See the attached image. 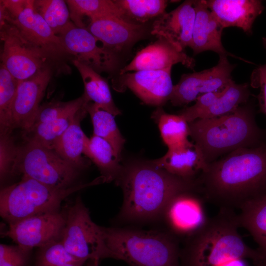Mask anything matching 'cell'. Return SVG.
Instances as JSON below:
<instances>
[{"mask_svg":"<svg viewBox=\"0 0 266 266\" xmlns=\"http://www.w3.org/2000/svg\"><path fill=\"white\" fill-rule=\"evenodd\" d=\"M171 70L168 68L120 74L112 80L113 86L119 92L128 88L144 103L160 106L169 100L173 90Z\"/></svg>","mask_w":266,"mask_h":266,"instance_id":"9a60e30c","label":"cell"},{"mask_svg":"<svg viewBox=\"0 0 266 266\" xmlns=\"http://www.w3.org/2000/svg\"><path fill=\"white\" fill-rule=\"evenodd\" d=\"M65 1L69 8L72 22L79 28H87L83 21L85 16L89 17L90 20L104 17H115L127 21L123 11L114 0H66Z\"/></svg>","mask_w":266,"mask_h":266,"instance_id":"4316f807","label":"cell"},{"mask_svg":"<svg viewBox=\"0 0 266 266\" xmlns=\"http://www.w3.org/2000/svg\"><path fill=\"white\" fill-rule=\"evenodd\" d=\"M195 17L194 0H185L175 9L160 16L154 22L151 33L184 51L186 47L191 48Z\"/></svg>","mask_w":266,"mask_h":266,"instance_id":"e0dca14e","label":"cell"},{"mask_svg":"<svg viewBox=\"0 0 266 266\" xmlns=\"http://www.w3.org/2000/svg\"><path fill=\"white\" fill-rule=\"evenodd\" d=\"M262 42L266 50V37L262 38ZM251 80V86L260 88V92L257 96L259 109L260 112L266 116V63L259 66L253 71Z\"/></svg>","mask_w":266,"mask_h":266,"instance_id":"ab89813d","label":"cell"},{"mask_svg":"<svg viewBox=\"0 0 266 266\" xmlns=\"http://www.w3.org/2000/svg\"><path fill=\"white\" fill-rule=\"evenodd\" d=\"M18 146L14 143L11 133H0V183L14 174Z\"/></svg>","mask_w":266,"mask_h":266,"instance_id":"8d00e7d4","label":"cell"},{"mask_svg":"<svg viewBox=\"0 0 266 266\" xmlns=\"http://www.w3.org/2000/svg\"><path fill=\"white\" fill-rule=\"evenodd\" d=\"M115 184L121 187L123 204L117 219L144 223L161 220L169 201L186 191L198 192L197 180L173 175L152 161H135L123 165Z\"/></svg>","mask_w":266,"mask_h":266,"instance_id":"7a4b0ae2","label":"cell"},{"mask_svg":"<svg viewBox=\"0 0 266 266\" xmlns=\"http://www.w3.org/2000/svg\"><path fill=\"white\" fill-rule=\"evenodd\" d=\"M87 29L105 47L115 53L144 38L147 31L142 24L133 23L115 17L90 20Z\"/></svg>","mask_w":266,"mask_h":266,"instance_id":"d6986e66","label":"cell"},{"mask_svg":"<svg viewBox=\"0 0 266 266\" xmlns=\"http://www.w3.org/2000/svg\"><path fill=\"white\" fill-rule=\"evenodd\" d=\"M196 17L191 48L195 55L212 51L219 56L235 57L225 49L221 41L223 28L208 8L206 1L194 0Z\"/></svg>","mask_w":266,"mask_h":266,"instance_id":"7402d4cb","label":"cell"},{"mask_svg":"<svg viewBox=\"0 0 266 266\" xmlns=\"http://www.w3.org/2000/svg\"><path fill=\"white\" fill-rule=\"evenodd\" d=\"M66 220V212L60 210L35 215L9 224L3 235L19 246L39 248L61 240Z\"/></svg>","mask_w":266,"mask_h":266,"instance_id":"4fadbf2b","label":"cell"},{"mask_svg":"<svg viewBox=\"0 0 266 266\" xmlns=\"http://www.w3.org/2000/svg\"><path fill=\"white\" fill-rule=\"evenodd\" d=\"M72 57L96 72L110 73L117 66L116 53L105 47L86 28L71 22L58 36Z\"/></svg>","mask_w":266,"mask_h":266,"instance_id":"7c38bea8","label":"cell"},{"mask_svg":"<svg viewBox=\"0 0 266 266\" xmlns=\"http://www.w3.org/2000/svg\"><path fill=\"white\" fill-rule=\"evenodd\" d=\"M54 69L48 66L32 77L19 81L11 110L12 131L20 129L26 132L32 126Z\"/></svg>","mask_w":266,"mask_h":266,"instance_id":"2e32d148","label":"cell"},{"mask_svg":"<svg viewBox=\"0 0 266 266\" xmlns=\"http://www.w3.org/2000/svg\"><path fill=\"white\" fill-rule=\"evenodd\" d=\"M197 191H186L175 196L166 206L161 220L166 230L177 237L184 240L198 231L206 222L201 197Z\"/></svg>","mask_w":266,"mask_h":266,"instance_id":"5bb4252c","label":"cell"},{"mask_svg":"<svg viewBox=\"0 0 266 266\" xmlns=\"http://www.w3.org/2000/svg\"><path fill=\"white\" fill-rule=\"evenodd\" d=\"M85 263L69 254L60 240L39 248L33 266H83Z\"/></svg>","mask_w":266,"mask_h":266,"instance_id":"e575fe53","label":"cell"},{"mask_svg":"<svg viewBox=\"0 0 266 266\" xmlns=\"http://www.w3.org/2000/svg\"><path fill=\"white\" fill-rule=\"evenodd\" d=\"M223 90L200 96L193 105L182 110L179 114L182 116L189 123L199 119L201 114L216 102Z\"/></svg>","mask_w":266,"mask_h":266,"instance_id":"f35d334b","label":"cell"},{"mask_svg":"<svg viewBox=\"0 0 266 266\" xmlns=\"http://www.w3.org/2000/svg\"><path fill=\"white\" fill-rule=\"evenodd\" d=\"M0 37L3 42L1 64L18 81L34 76L55 62L28 40L12 23L0 24Z\"/></svg>","mask_w":266,"mask_h":266,"instance_id":"9c48e42d","label":"cell"},{"mask_svg":"<svg viewBox=\"0 0 266 266\" xmlns=\"http://www.w3.org/2000/svg\"><path fill=\"white\" fill-rule=\"evenodd\" d=\"M123 11L127 21L142 24L165 13L168 1L165 0H114Z\"/></svg>","mask_w":266,"mask_h":266,"instance_id":"1f68e13d","label":"cell"},{"mask_svg":"<svg viewBox=\"0 0 266 266\" xmlns=\"http://www.w3.org/2000/svg\"><path fill=\"white\" fill-rule=\"evenodd\" d=\"M19 81L0 63V133H11V110Z\"/></svg>","mask_w":266,"mask_h":266,"instance_id":"d6a6232c","label":"cell"},{"mask_svg":"<svg viewBox=\"0 0 266 266\" xmlns=\"http://www.w3.org/2000/svg\"><path fill=\"white\" fill-rule=\"evenodd\" d=\"M33 1L26 0L21 10L14 15H10L7 10L0 24L4 22L12 23L27 40L44 52L55 62L61 61L66 57H72L60 37L53 33L35 10Z\"/></svg>","mask_w":266,"mask_h":266,"instance_id":"30bf717a","label":"cell"},{"mask_svg":"<svg viewBox=\"0 0 266 266\" xmlns=\"http://www.w3.org/2000/svg\"><path fill=\"white\" fill-rule=\"evenodd\" d=\"M255 266H266L263 265H255Z\"/></svg>","mask_w":266,"mask_h":266,"instance_id":"7bdbcfd3","label":"cell"},{"mask_svg":"<svg viewBox=\"0 0 266 266\" xmlns=\"http://www.w3.org/2000/svg\"><path fill=\"white\" fill-rule=\"evenodd\" d=\"M250 95L248 84H236L233 80L223 90L216 102L201 114L199 119L217 117L232 113L240 105L247 103Z\"/></svg>","mask_w":266,"mask_h":266,"instance_id":"f546056e","label":"cell"},{"mask_svg":"<svg viewBox=\"0 0 266 266\" xmlns=\"http://www.w3.org/2000/svg\"><path fill=\"white\" fill-rule=\"evenodd\" d=\"M152 162L168 172L189 180H196L208 166L200 149L190 141L168 149L164 156Z\"/></svg>","mask_w":266,"mask_h":266,"instance_id":"44dd1931","label":"cell"},{"mask_svg":"<svg viewBox=\"0 0 266 266\" xmlns=\"http://www.w3.org/2000/svg\"><path fill=\"white\" fill-rule=\"evenodd\" d=\"M66 215L61 241L69 254L86 262L92 259H115L106 245L101 227L93 221L80 196L66 211Z\"/></svg>","mask_w":266,"mask_h":266,"instance_id":"ba28073f","label":"cell"},{"mask_svg":"<svg viewBox=\"0 0 266 266\" xmlns=\"http://www.w3.org/2000/svg\"><path fill=\"white\" fill-rule=\"evenodd\" d=\"M32 249L18 245H0V266H29Z\"/></svg>","mask_w":266,"mask_h":266,"instance_id":"74e56055","label":"cell"},{"mask_svg":"<svg viewBox=\"0 0 266 266\" xmlns=\"http://www.w3.org/2000/svg\"><path fill=\"white\" fill-rule=\"evenodd\" d=\"M178 63L193 69L195 60L164 38L159 37L155 42L139 51L127 66L121 69L120 74L131 71L163 70L172 68Z\"/></svg>","mask_w":266,"mask_h":266,"instance_id":"ac0fdd59","label":"cell"},{"mask_svg":"<svg viewBox=\"0 0 266 266\" xmlns=\"http://www.w3.org/2000/svg\"><path fill=\"white\" fill-rule=\"evenodd\" d=\"M153 117L157 122L161 137L168 149L182 145L189 141V124L181 115L166 113L159 107L154 112Z\"/></svg>","mask_w":266,"mask_h":266,"instance_id":"f1b7e54d","label":"cell"},{"mask_svg":"<svg viewBox=\"0 0 266 266\" xmlns=\"http://www.w3.org/2000/svg\"><path fill=\"white\" fill-rule=\"evenodd\" d=\"M93 126V135L107 141L112 147L118 160L121 162L125 139L121 134L112 114L92 101L86 105Z\"/></svg>","mask_w":266,"mask_h":266,"instance_id":"83f0119b","label":"cell"},{"mask_svg":"<svg viewBox=\"0 0 266 266\" xmlns=\"http://www.w3.org/2000/svg\"><path fill=\"white\" fill-rule=\"evenodd\" d=\"M237 214L220 208L195 233L185 239L180 249L181 266H218L236 259H249L255 265L266 260L258 249L249 247L238 231Z\"/></svg>","mask_w":266,"mask_h":266,"instance_id":"3957f363","label":"cell"},{"mask_svg":"<svg viewBox=\"0 0 266 266\" xmlns=\"http://www.w3.org/2000/svg\"><path fill=\"white\" fill-rule=\"evenodd\" d=\"M197 182L204 199L220 208L240 209L266 193V143L237 149L209 164Z\"/></svg>","mask_w":266,"mask_h":266,"instance_id":"6da1fadb","label":"cell"},{"mask_svg":"<svg viewBox=\"0 0 266 266\" xmlns=\"http://www.w3.org/2000/svg\"><path fill=\"white\" fill-rule=\"evenodd\" d=\"M189 124L190 136L208 164L237 149L266 143L265 133L256 123L254 109L247 103L230 114Z\"/></svg>","mask_w":266,"mask_h":266,"instance_id":"277c9868","label":"cell"},{"mask_svg":"<svg viewBox=\"0 0 266 266\" xmlns=\"http://www.w3.org/2000/svg\"><path fill=\"white\" fill-rule=\"evenodd\" d=\"M81 170L54 150L33 141L18 146L14 174H22L48 186L66 189L79 183Z\"/></svg>","mask_w":266,"mask_h":266,"instance_id":"52a82bcc","label":"cell"},{"mask_svg":"<svg viewBox=\"0 0 266 266\" xmlns=\"http://www.w3.org/2000/svg\"><path fill=\"white\" fill-rule=\"evenodd\" d=\"M237 214L239 227L251 234L266 262V193L245 203Z\"/></svg>","mask_w":266,"mask_h":266,"instance_id":"484cf974","label":"cell"},{"mask_svg":"<svg viewBox=\"0 0 266 266\" xmlns=\"http://www.w3.org/2000/svg\"><path fill=\"white\" fill-rule=\"evenodd\" d=\"M218 266H248L245 259H236L226 262Z\"/></svg>","mask_w":266,"mask_h":266,"instance_id":"60d3db41","label":"cell"},{"mask_svg":"<svg viewBox=\"0 0 266 266\" xmlns=\"http://www.w3.org/2000/svg\"><path fill=\"white\" fill-rule=\"evenodd\" d=\"M99 259H92L88 260L86 266H99Z\"/></svg>","mask_w":266,"mask_h":266,"instance_id":"b9f144b4","label":"cell"},{"mask_svg":"<svg viewBox=\"0 0 266 266\" xmlns=\"http://www.w3.org/2000/svg\"><path fill=\"white\" fill-rule=\"evenodd\" d=\"M205 1L208 8L223 29L235 27L248 34L252 33L255 19L265 9L262 1L258 0Z\"/></svg>","mask_w":266,"mask_h":266,"instance_id":"ffe728a7","label":"cell"},{"mask_svg":"<svg viewBox=\"0 0 266 266\" xmlns=\"http://www.w3.org/2000/svg\"><path fill=\"white\" fill-rule=\"evenodd\" d=\"M89 101L83 94L81 97L71 101L52 100L40 106L32 127L77 111Z\"/></svg>","mask_w":266,"mask_h":266,"instance_id":"d590c367","label":"cell"},{"mask_svg":"<svg viewBox=\"0 0 266 266\" xmlns=\"http://www.w3.org/2000/svg\"><path fill=\"white\" fill-rule=\"evenodd\" d=\"M115 259L131 266H181L179 240L166 230L101 227Z\"/></svg>","mask_w":266,"mask_h":266,"instance_id":"5b68a950","label":"cell"},{"mask_svg":"<svg viewBox=\"0 0 266 266\" xmlns=\"http://www.w3.org/2000/svg\"><path fill=\"white\" fill-rule=\"evenodd\" d=\"M87 104L77 112L70 126L56 140L52 147V150L63 159L81 171L90 165L89 162L82 156L87 136L82 130L80 125L81 121L88 113Z\"/></svg>","mask_w":266,"mask_h":266,"instance_id":"603a6c76","label":"cell"},{"mask_svg":"<svg viewBox=\"0 0 266 266\" xmlns=\"http://www.w3.org/2000/svg\"><path fill=\"white\" fill-rule=\"evenodd\" d=\"M103 183L100 176L90 182L60 189L22 176L19 182L1 189L0 216L9 225L32 216L58 211L62 201L69 195Z\"/></svg>","mask_w":266,"mask_h":266,"instance_id":"8992f818","label":"cell"},{"mask_svg":"<svg viewBox=\"0 0 266 266\" xmlns=\"http://www.w3.org/2000/svg\"><path fill=\"white\" fill-rule=\"evenodd\" d=\"M83 154L97 166L104 182L116 181L122 171L123 165L117 159L111 145L103 139L93 135L87 137Z\"/></svg>","mask_w":266,"mask_h":266,"instance_id":"d4e9b609","label":"cell"},{"mask_svg":"<svg viewBox=\"0 0 266 266\" xmlns=\"http://www.w3.org/2000/svg\"><path fill=\"white\" fill-rule=\"evenodd\" d=\"M79 110L32 127L24 132L25 140L33 141L52 149L55 142L70 126Z\"/></svg>","mask_w":266,"mask_h":266,"instance_id":"4dcf8cb0","label":"cell"},{"mask_svg":"<svg viewBox=\"0 0 266 266\" xmlns=\"http://www.w3.org/2000/svg\"><path fill=\"white\" fill-rule=\"evenodd\" d=\"M72 61L81 76L84 86V94L89 100L115 117L120 115L121 111L113 101L106 80L89 66L75 59Z\"/></svg>","mask_w":266,"mask_h":266,"instance_id":"cb8c5ba5","label":"cell"},{"mask_svg":"<svg viewBox=\"0 0 266 266\" xmlns=\"http://www.w3.org/2000/svg\"><path fill=\"white\" fill-rule=\"evenodd\" d=\"M33 6L57 36L72 22L65 0H35Z\"/></svg>","mask_w":266,"mask_h":266,"instance_id":"836d02e7","label":"cell"},{"mask_svg":"<svg viewBox=\"0 0 266 266\" xmlns=\"http://www.w3.org/2000/svg\"><path fill=\"white\" fill-rule=\"evenodd\" d=\"M234 67L227 56L221 55L218 64L211 68L182 74L173 86L169 100L173 106H183L204 94L223 90L233 81L231 73Z\"/></svg>","mask_w":266,"mask_h":266,"instance_id":"8fae6325","label":"cell"}]
</instances>
